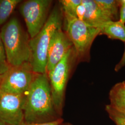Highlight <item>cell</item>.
I'll use <instances>...</instances> for the list:
<instances>
[{
    "mask_svg": "<svg viewBox=\"0 0 125 125\" xmlns=\"http://www.w3.org/2000/svg\"><path fill=\"white\" fill-rule=\"evenodd\" d=\"M60 116L54 104L47 73H35L26 94L24 107V122H50L58 119Z\"/></svg>",
    "mask_w": 125,
    "mask_h": 125,
    "instance_id": "cell-1",
    "label": "cell"
},
{
    "mask_svg": "<svg viewBox=\"0 0 125 125\" xmlns=\"http://www.w3.org/2000/svg\"><path fill=\"white\" fill-rule=\"evenodd\" d=\"M63 20L60 5H55L45 26L36 36L30 39V63L34 73H46L47 52L50 41L56 31L62 27Z\"/></svg>",
    "mask_w": 125,
    "mask_h": 125,
    "instance_id": "cell-2",
    "label": "cell"
},
{
    "mask_svg": "<svg viewBox=\"0 0 125 125\" xmlns=\"http://www.w3.org/2000/svg\"><path fill=\"white\" fill-rule=\"evenodd\" d=\"M0 35L10 66L30 62V38L17 18H11L3 25Z\"/></svg>",
    "mask_w": 125,
    "mask_h": 125,
    "instance_id": "cell-3",
    "label": "cell"
},
{
    "mask_svg": "<svg viewBox=\"0 0 125 125\" xmlns=\"http://www.w3.org/2000/svg\"><path fill=\"white\" fill-rule=\"evenodd\" d=\"M63 16L64 31L73 44L78 62H89L90 50L94 39L100 35V29L70 14L63 13Z\"/></svg>",
    "mask_w": 125,
    "mask_h": 125,
    "instance_id": "cell-4",
    "label": "cell"
},
{
    "mask_svg": "<svg viewBox=\"0 0 125 125\" xmlns=\"http://www.w3.org/2000/svg\"><path fill=\"white\" fill-rule=\"evenodd\" d=\"M78 63L76 52L73 47L57 65L47 73L54 104L60 116L62 113L68 81L75 65Z\"/></svg>",
    "mask_w": 125,
    "mask_h": 125,
    "instance_id": "cell-5",
    "label": "cell"
},
{
    "mask_svg": "<svg viewBox=\"0 0 125 125\" xmlns=\"http://www.w3.org/2000/svg\"><path fill=\"white\" fill-rule=\"evenodd\" d=\"M52 3L51 0H27L20 4V12L30 39L36 36L45 26Z\"/></svg>",
    "mask_w": 125,
    "mask_h": 125,
    "instance_id": "cell-6",
    "label": "cell"
},
{
    "mask_svg": "<svg viewBox=\"0 0 125 125\" xmlns=\"http://www.w3.org/2000/svg\"><path fill=\"white\" fill-rule=\"evenodd\" d=\"M35 73L30 62L16 66H10L9 70L0 78V89L11 94H26L33 80Z\"/></svg>",
    "mask_w": 125,
    "mask_h": 125,
    "instance_id": "cell-7",
    "label": "cell"
},
{
    "mask_svg": "<svg viewBox=\"0 0 125 125\" xmlns=\"http://www.w3.org/2000/svg\"><path fill=\"white\" fill-rule=\"evenodd\" d=\"M26 94H11L0 89V119L9 125H22Z\"/></svg>",
    "mask_w": 125,
    "mask_h": 125,
    "instance_id": "cell-8",
    "label": "cell"
},
{
    "mask_svg": "<svg viewBox=\"0 0 125 125\" xmlns=\"http://www.w3.org/2000/svg\"><path fill=\"white\" fill-rule=\"evenodd\" d=\"M62 28L56 31L50 41L47 52L46 73L52 70L73 47L72 41Z\"/></svg>",
    "mask_w": 125,
    "mask_h": 125,
    "instance_id": "cell-9",
    "label": "cell"
},
{
    "mask_svg": "<svg viewBox=\"0 0 125 125\" xmlns=\"http://www.w3.org/2000/svg\"><path fill=\"white\" fill-rule=\"evenodd\" d=\"M86 7V13L83 21L92 27L98 28L105 23L113 21L94 0H82Z\"/></svg>",
    "mask_w": 125,
    "mask_h": 125,
    "instance_id": "cell-10",
    "label": "cell"
},
{
    "mask_svg": "<svg viewBox=\"0 0 125 125\" xmlns=\"http://www.w3.org/2000/svg\"><path fill=\"white\" fill-rule=\"evenodd\" d=\"M100 35H105L112 40H118L125 43V24L121 21H109L98 27Z\"/></svg>",
    "mask_w": 125,
    "mask_h": 125,
    "instance_id": "cell-11",
    "label": "cell"
},
{
    "mask_svg": "<svg viewBox=\"0 0 125 125\" xmlns=\"http://www.w3.org/2000/svg\"><path fill=\"white\" fill-rule=\"evenodd\" d=\"M110 104L112 108L125 114V82L115 84L109 92Z\"/></svg>",
    "mask_w": 125,
    "mask_h": 125,
    "instance_id": "cell-12",
    "label": "cell"
},
{
    "mask_svg": "<svg viewBox=\"0 0 125 125\" xmlns=\"http://www.w3.org/2000/svg\"><path fill=\"white\" fill-rule=\"evenodd\" d=\"M103 11L113 21L119 20V1L116 0H94Z\"/></svg>",
    "mask_w": 125,
    "mask_h": 125,
    "instance_id": "cell-13",
    "label": "cell"
},
{
    "mask_svg": "<svg viewBox=\"0 0 125 125\" xmlns=\"http://www.w3.org/2000/svg\"><path fill=\"white\" fill-rule=\"evenodd\" d=\"M21 0H0V26L4 25Z\"/></svg>",
    "mask_w": 125,
    "mask_h": 125,
    "instance_id": "cell-14",
    "label": "cell"
},
{
    "mask_svg": "<svg viewBox=\"0 0 125 125\" xmlns=\"http://www.w3.org/2000/svg\"><path fill=\"white\" fill-rule=\"evenodd\" d=\"M82 2V0H62L59 1L62 13H67L76 17V10Z\"/></svg>",
    "mask_w": 125,
    "mask_h": 125,
    "instance_id": "cell-15",
    "label": "cell"
},
{
    "mask_svg": "<svg viewBox=\"0 0 125 125\" xmlns=\"http://www.w3.org/2000/svg\"><path fill=\"white\" fill-rule=\"evenodd\" d=\"M106 110L116 125H125V114L117 111L109 105L106 106Z\"/></svg>",
    "mask_w": 125,
    "mask_h": 125,
    "instance_id": "cell-16",
    "label": "cell"
},
{
    "mask_svg": "<svg viewBox=\"0 0 125 125\" xmlns=\"http://www.w3.org/2000/svg\"><path fill=\"white\" fill-rule=\"evenodd\" d=\"M10 66L8 62L4 46L0 35V75H2L9 70Z\"/></svg>",
    "mask_w": 125,
    "mask_h": 125,
    "instance_id": "cell-17",
    "label": "cell"
},
{
    "mask_svg": "<svg viewBox=\"0 0 125 125\" xmlns=\"http://www.w3.org/2000/svg\"><path fill=\"white\" fill-rule=\"evenodd\" d=\"M63 122V119L60 118L55 121L46 122H41V123H27L24 122L21 125H59Z\"/></svg>",
    "mask_w": 125,
    "mask_h": 125,
    "instance_id": "cell-18",
    "label": "cell"
},
{
    "mask_svg": "<svg viewBox=\"0 0 125 125\" xmlns=\"http://www.w3.org/2000/svg\"><path fill=\"white\" fill-rule=\"evenodd\" d=\"M86 13V7L83 2L79 5L76 10V17L81 21H83Z\"/></svg>",
    "mask_w": 125,
    "mask_h": 125,
    "instance_id": "cell-19",
    "label": "cell"
},
{
    "mask_svg": "<svg viewBox=\"0 0 125 125\" xmlns=\"http://www.w3.org/2000/svg\"><path fill=\"white\" fill-rule=\"evenodd\" d=\"M119 1V21L125 23V0Z\"/></svg>",
    "mask_w": 125,
    "mask_h": 125,
    "instance_id": "cell-20",
    "label": "cell"
},
{
    "mask_svg": "<svg viewBox=\"0 0 125 125\" xmlns=\"http://www.w3.org/2000/svg\"><path fill=\"white\" fill-rule=\"evenodd\" d=\"M125 66V49L123 55L122 57V58L120 61V62H118L115 68V70L116 72L119 71L121 69L124 67Z\"/></svg>",
    "mask_w": 125,
    "mask_h": 125,
    "instance_id": "cell-21",
    "label": "cell"
},
{
    "mask_svg": "<svg viewBox=\"0 0 125 125\" xmlns=\"http://www.w3.org/2000/svg\"><path fill=\"white\" fill-rule=\"evenodd\" d=\"M0 125H10L0 119Z\"/></svg>",
    "mask_w": 125,
    "mask_h": 125,
    "instance_id": "cell-22",
    "label": "cell"
},
{
    "mask_svg": "<svg viewBox=\"0 0 125 125\" xmlns=\"http://www.w3.org/2000/svg\"><path fill=\"white\" fill-rule=\"evenodd\" d=\"M72 125V124L68 123H63L62 122V123H61L60 125Z\"/></svg>",
    "mask_w": 125,
    "mask_h": 125,
    "instance_id": "cell-23",
    "label": "cell"
},
{
    "mask_svg": "<svg viewBox=\"0 0 125 125\" xmlns=\"http://www.w3.org/2000/svg\"></svg>",
    "mask_w": 125,
    "mask_h": 125,
    "instance_id": "cell-24",
    "label": "cell"
},
{
    "mask_svg": "<svg viewBox=\"0 0 125 125\" xmlns=\"http://www.w3.org/2000/svg\"><path fill=\"white\" fill-rule=\"evenodd\" d=\"M124 82H125V81H124Z\"/></svg>",
    "mask_w": 125,
    "mask_h": 125,
    "instance_id": "cell-25",
    "label": "cell"
}]
</instances>
